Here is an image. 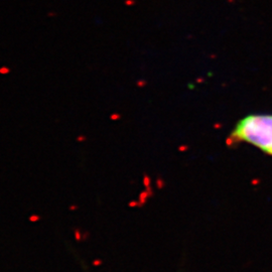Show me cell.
Returning <instances> with one entry per match:
<instances>
[{"mask_svg": "<svg viewBox=\"0 0 272 272\" xmlns=\"http://www.w3.org/2000/svg\"><path fill=\"white\" fill-rule=\"evenodd\" d=\"M230 140L251 144L272 156V114H251L237 122Z\"/></svg>", "mask_w": 272, "mask_h": 272, "instance_id": "cell-1", "label": "cell"}]
</instances>
